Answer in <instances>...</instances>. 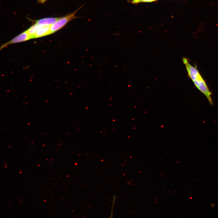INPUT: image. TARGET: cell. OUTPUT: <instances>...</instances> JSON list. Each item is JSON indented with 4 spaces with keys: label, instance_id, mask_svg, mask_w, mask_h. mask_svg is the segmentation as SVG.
<instances>
[{
    "label": "cell",
    "instance_id": "obj_1",
    "mask_svg": "<svg viewBox=\"0 0 218 218\" xmlns=\"http://www.w3.org/2000/svg\"><path fill=\"white\" fill-rule=\"evenodd\" d=\"M182 61L185 65L189 78L193 81L197 89L206 97L209 104L213 105L212 93L198 71L197 66L195 65L193 66L191 64L189 59L183 57Z\"/></svg>",
    "mask_w": 218,
    "mask_h": 218
},
{
    "label": "cell",
    "instance_id": "obj_2",
    "mask_svg": "<svg viewBox=\"0 0 218 218\" xmlns=\"http://www.w3.org/2000/svg\"><path fill=\"white\" fill-rule=\"evenodd\" d=\"M78 9L74 12L67 15L62 17H60L59 19L51 26V34H52L61 29L68 22L73 19L77 18L76 13Z\"/></svg>",
    "mask_w": 218,
    "mask_h": 218
},
{
    "label": "cell",
    "instance_id": "obj_3",
    "mask_svg": "<svg viewBox=\"0 0 218 218\" xmlns=\"http://www.w3.org/2000/svg\"><path fill=\"white\" fill-rule=\"evenodd\" d=\"M30 39H31V37L26 30L15 37L7 43L4 44L3 46V47L11 44L16 43L25 41Z\"/></svg>",
    "mask_w": 218,
    "mask_h": 218
},
{
    "label": "cell",
    "instance_id": "obj_4",
    "mask_svg": "<svg viewBox=\"0 0 218 218\" xmlns=\"http://www.w3.org/2000/svg\"><path fill=\"white\" fill-rule=\"evenodd\" d=\"M51 25H42L37 30L35 35L34 38L44 36L51 34Z\"/></svg>",
    "mask_w": 218,
    "mask_h": 218
},
{
    "label": "cell",
    "instance_id": "obj_5",
    "mask_svg": "<svg viewBox=\"0 0 218 218\" xmlns=\"http://www.w3.org/2000/svg\"><path fill=\"white\" fill-rule=\"evenodd\" d=\"M60 18H45L35 21V23L42 25H51L57 21Z\"/></svg>",
    "mask_w": 218,
    "mask_h": 218
},
{
    "label": "cell",
    "instance_id": "obj_6",
    "mask_svg": "<svg viewBox=\"0 0 218 218\" xmlns=\"http://www.w3.org/2000/svg\"><path fill=\"white\" fill-rule=\"evenodd\" d=\"M42 26V25H39L35 23L27 30L31 37V39L34 38L35 35L37 30Z\"/></svg>",
    "mask_w": 218,
    "mask_h": 218
},
{
    "label": "cell",
    "instance_id": "obj_7",
    "mask_svg": "<svg viewBox=\"0 0 218 218\" xmlns=\"http://www.w3.org/2000/svg\"><path fill=\"white\" fill-rule=\"evenodd\" d=\"M158 0H130V2L134 4L140 3H150L157 1Z\"/></svg>",
    "mask_w": 218,
    "mask_h": 218
},
{
    "label": "cell",
    "instance_id": "obj_8",
    "mask_svg": "<svg viewBox=\"0 0 218 218\" xmlns=\"http://www.w3.org/2000/svg\"><path fill=\"white\" fill-rule=\"evenodd\" d=\"M38 2L41 3H45L47 0H38Z\"/></svg>",
    "mask_w": 218,
    "mask_h": 218
},
{
    "label": "cell",
    "instance_id": "obj_9",
    "mask_svg": "<svg viewBox=\"0 0 218 218\" xmlns=\"http://www.w3.org/2000/svg\"><path fill=\"white\" fill-rule=\"evenodd\" d=\"M20 172V173H21L22 172Z\"/></svg>",
    "mask_w": 218,
    "mask_h": 218
},
{
    "label": "cell",
    "instance_id": "obj_10",
    "mask_svg": "<svg viewBox=\"0 0 218 218\" xmlns=\"http://www.w3.org/2000/svg\"><path fill=\"white\" fill-rule=\"evenodd\" d=\"M40 166V165H39V164H38V166Z\"/></svg>",
    "mask_w": 218,
    "mask_h": 218
},
{
    "label": "cell",
    "instance_id": "obj_11",
    "mask_svg": "<svg viewBox=\"0 0 218 218\" xmlns=\"http://www.w3.org/2000/svg\"><path fill=\"white\" fill-rule=\"evenodd\" d=\"M44 201L45 202L46 200H44Z\"/></svg>",
    "mask_w": 218,
    "mask_h": 218
}]
</instances>
